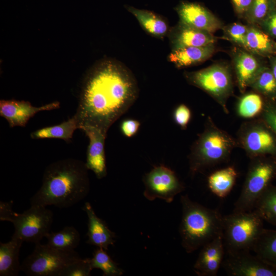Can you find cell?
<instances>
[{
    "label": "cell",
    "instance_id": "1",
    "mask_svg": "<svg viewBox=\"0 0 276 276\" xmlns=\"http://www.w3.org/2000/svg\"><path fill=\"white\" fill-rule=\"evenodd\" d=\"M139 87L126 67L113 62L98 66L86 78L76 113L79 129L91 127L107 136L112 124L138 98Z\"/></svg>",
    "mask_w": 276,
    "mask_h": 276
},
{
    "label": "cell",
    "instance_id": "2",
    "mask_svg": "<svg viewBox=\"0 0 276 276\" xmlns=\"http://www.w3.org/2000/svg\"><path fill=\"white\" fill-rule=\"evenodd\" d=\"M85 163L74 158L58 160L45 169L42 185L31 198V205L66 208L85 198L89 191Z\"/></svg>",
    "mask_w": 276,
    "mask_h": 276
},
{
    "label": "cell",
    "instance_id": "3",
    "mask_svg": "<svg viewBox=\"0 0 276 276\" xmlns=\"http://www.w3.org/2000/svg\"><path fill=\"white\" fill-rule=\"evenodd\" d=\"M182 217L179 226L181 244L191 253L214 238L222 236L223 216L213 210L181 195Z\"/></svg>",
    "mask_w": 276,
    "mask_h": 276
},
{
    "label": "cell",
    "instance_id": "4",
    "mask_svg": "<svg viewBox=\"0 0 276 276\" xmlns=\"http://www.w3.org/2000/svg\"><path fill=\"white\" fill-rule=\"evenodd\" d=\"M237 146L236 139L208 117L203 130L192 145L188 156L191 175L227 160Z\"/></svg>",
    "mask_w": 276,
    "mask_h": 276
},
{
    "label": "cell",
    "instance_id": "5",
    "mask_svg": "<svg viewBox=\"0 0 276 276\" xmlns=\"http://www.w3.org/2000/svg\"><path fill=\"white\" fill-rule=\"evenodd\" d=\"M263 219L254 209L223 216L222 239L225 254L250 251L264 229Z\"/></svg>",
    "mask_w": 276,
    "mask_h": 276
},
{
    "label": "cell",
    "instance_id": "6",
    "mask_svg": "<svg viewBox=\"0 0 276 276\" xmlns=\"http://www.w3.org/2000/svg\"><path fill=\"white\" fill-rule=\"evenodd\" d=\"M251 159L240 194L233 211H250L276 178V158L262 156Z\"/></svg>",
    "mask_w": 276,
    "mask_h": 276
},
{
    "label": "cell",
    "instance_id": "7",
    "mask_svg": "<svg viewBox=\"0 0 276 276\" xmlns=\"http://www.w3.org/2000/svg\"><path fill=\"white\" fill-rule=\"evenodd\" d=\"M188 82L208 94L229 113L227 101L233 94L234 82L230 67L224 63H215L204 68L184 74Z\"/></svg>",
    "mask_w": 276,
    "mask_h": 276
},
{
    "label": "cell",
    "instance_id": "8",
    "mask_svg": "<svg viewBox=\"0 0 276 276\" xmlns=\"http://www.w3.org/2000/svg\"><path fill=\"white\" fill-rule=\"evenodd\" d=\"M80 258L75 250H63L39 242L21 264V271L29 276H60L67 266Z\"/></svg>",
    "mask_w": 276,
    "mask_h": 276
},
{
    "label": "cell",
    "instance_id": "9",
    "mask_svg": "<svg viewBox=\"0 0 276 276\" xmlns=\"http://www.w3.org/2000/svg\"><path fill=\"white\" fill-rule=\"evenodd\" d=\"M236 140L238 146L250 158L262 156L276 158V134L260 118L243 123Z\"/></svg>",
    "mask_w": 276,
    "mask_h": 276
},
{
    "label": "cell",
    "instance_id": "10",
    "mask_svg": "<svg viewBox=\"0 0 276 276\" xmlns=\"http://www.w3.org/2000/svg\"><path fill=\"white\" fill-rule=\"evenodd\" d=\"M53 219V213L47 206L32 205L21 214L14 212L9 221L14 227L13 236L36 244L50 233Z\"/></svg>",
    "mask_w": 276,
    "mask_h": 276
},
{
    "label": "cell",
    "instance_id": "11",
    "mask_svg": "<svg viewBox=\"0 0 276 276\" xmlns=\"http://www.w3.org/2000/svg\"><path fill=\"white\" fill-rule=\"evenodd\" d=\"M143 182L144 195L150 201L159 198L170 203L185 189L175 173L163 165L155 166L146 173Z\"/></svg>",
    "mask_w": 276,
    "mask_h": 276
},
{
    "label": "cell",
    "instance_id": "12",
    "mask_svg": "<svg viewBox=\"0 0 276 276\" xmlns=\"http://www.w3.org/2000/svg\"><path fill=\"white\" fill-rule=\"evenodd\" d=\"M222 266L232 276H276V267L268 264L250 251L226 254Z\"/></svg>",
    "mask_w": 276,
    "mask_h": 276
},
{
    "label": "cell",
    "instance_id": "13",
    "mask_svg": "<svg viewBox=\"0 0 276 276\" xmlns=\"http://www.w3.org/2000/svg\"><path fill=\"white\" fill-rule=\"evenodd\" d=\"M175 9L179 21L192 27L213 34L224 26L219 18L199 3L182 1Z\"/></svg>",
    "mask_w": 276,
    "mask_h": 276
},
{
    "label": "cell",
    "instance_id": "14",
    "mask_svg": "<svg viewBox=\"0 0 276 276\" xmlns=\"http://www.w3.org/2000/svg\"><path fill=\"white\" fill-rule=\"evenodd\" d=\"M60 103L55 101L40 106H33L29 102L15 100H1L0 116L5 118L11 128L25 127L29 120L37 112L59 108Z\"/></svg>",
    "mask_w": 276,
    "mask_h": 276
},
{
    "label": "cell",
    "instance_id": "15",
    "mask_svg": "<svg viewBox=\"0 0 276 276\" xmlns=\"http://www.w3.org/2000/svg\"><path fill=\"white\" fill-rule=\"evenodd\" d=\"M232 52V61L239 90L244 93L266 64L248 51L237 47Z\"/></svg>",
    "mask_w": 276,
    "mask_h": 276
},
{
    "label": "cell",
    "instance_id": "16",
    "mask_svg": "<svg viewBox=\"0 0 276 276\" xmlns=\"http://www.w3.org/2000/svg\"><path fill=\"white\" fill-rule=\"evenodd\" d=\"M168 35L172 50L215 44L217 40V37L212 33L179 21L170 29Z\"/></svg>",
    "mask_w": 276,
    "mask_h": 276
},
{
    "label": "cell",
    "instance_id": "17",
    "mask_svg": "<svg viewBox=\"0 0 276 276\" xmlns=\"http://www.w3.org/2000/svg\"><path fill=\"white\" fill-rule=\"evenodd\" d=\"M225 254L222 236H219L204 245L194 265L199 276H215L222 264Z\"/></svg>",
    "mask_w": 276,
    "mask_h": 276
},
{
    "label": "cell",
    "instance_id": "18",
    "mask_svg": "<svg viewBox=\"0 0 276 276\" xmlns=\"http://www.w3.org/2000/svg\"><path fill=\"white\" fill-rule=\"evenodd\" d=\"M81 130L89 140L85 163L86 167L95 173L98 179H102L107 175L105 153L106 135L91 127H84Z\"/></svg>",
    "mask_w": 276,
    "mask_h": 276
},
{
    "label": "cell",
    "instance_id": "19",
    "mask_svg": "<svg viewBox=\"0 0 276 276\" xmlns=\"http://www.w3.org/2000/svg\"><path fill=\"white\" fill-rule=\"evenodd\" d=\"M83 210L87 216L86 243L108 250L109 246L115 242V233L108 228L104 221L97 216L88 202L85 203Z\"/></svg>",
    "mask_w": 276,
    "mask_h": 276
},
{
    "label": "cell",
    "instance_id": "20",
    "mask_svg": "<svg viewBox=\"0 0 276 276\" xmlns=\"http://www.w3.org/2000/svg\"><path fill=\"white\" fill-rule=\"evenodd\" d=\"M216 52L215 44L203 47H189L172 50L168 60L178 68H184L204 62Z\"/></svg>",
    "mask_w": 276,
    "mask_h": 276
},
{
    "label": "cell",
    "instance_id": "21",
    "mask_svg": "<svg viewBox=\"0 0 276 276\" xmlns=\"http://www.w3.org/2000/svg\"><path fill=\"white\" fill-rule=\"evenodd\" d=\"M244 49L263 58L276 55V41L259 26L248 25Z\"/></svg>",
    "mask_w": 276,
    "mask_h": 276
},
{
    "label": "cell",
    "instance_id": "22",
    "mask_svg": "<svg viewBox=\"0 0 276 276\" xmlns=\"http://www.w3.org/2000/svg\"><path fill=\"white\" fill-rule=\"evenodd\" d=\"M23 241L14 236L6 243H0V276H16L21 270L19 261Z\"/></svg>",
    "mask_w": 276,
    "mask_h": 276
},
{
    "label": "cell",
    "instance_id": "23",
    "mask_svg": "<svg viewBox=\"0 0 276 276\" xmlns=\"http://www.w3.org/2000/svg\"><path fill=\"white\" fill-rule=\"evenodd\" d=\"M127 9L149 34L160 38L168 34L170 29L168 23L158 15L149 10L131 6L127 7Z\"/></svg>",
    "mask_w": 276,
    "mask_h": 276
},
{
    "label": "cell",
    "instance_id": "24",
    "mask_svg": "<svg viewBox=\"0 0 276 276\" xmlns=\"http://www.w3.org/2000/svg\"><path fill=\"white\" fill-rule=\"evenodd\" d=\"M237 176V172L233 166L217 170L208 177L209 188L217 196L224 198L234 187Z\"/></svg>",
    "mask_w": 276,
    "mask_h": 276
},
{
    "label": "cell",
    "instance_id": "25",
    "mask_svg": "<svg viewBox=\"0 0 276 276\" xmlns=\"http://www.w3.org/2000/svg\"><path fill=\"white\" fill-rule=\"evenodd\" d=\"M77 129H79L78 122L73 116L60 124L37 129L31 132L30 136L33 139H58L69 143Z\"/></svg>",
    "mask_w": 276,
    "mask_h": 276
},
{
    "label": "cell",
    "instance_id": "26",
    "mask_svg": "<svg viewBox=\"0 0 276 276\" xmlns=\"http://www.w3.org/2000/svg\"><path fill=\"white\" fill-rule=\"evenodd\" d=\"M265 98L254 91L244 94L238 100L236 112L245 119H253L261 114L265 103Z\"/></svg>",
    "mask_w": 276,
    "mask_h": 276
},
{
    "label": "cell",
    "instance_id": "27",
    "mask_svg": "<svg viewBox=\"0 0 276 276\" xmlns=\"http://www.w3.org/2000/svg\"><path fill=\"white\" fill-rule=\"evenodd\" d=\"M252 251L268 264L276 267V230H263Z\"/></svg>",
    "mask_w": 276,
    "mask_h": 276
},
{
    "label": "cell",
    "instance_id": "28",
    "mask_svg": "<svg viewBox=\"0 0 276 276\" xmlns=\"http://www.w3.org/2000/svg\"><path fill=\"white\" fill-rule=\"evenodd\" d=\"M45 238L50 246L66 251L74 250L80 242L79 232L72 226H65L58 232H50Z\"/></svg>",
    "mask_w": 276,
    "mask_h": 276
},
{
    "label": "cell",
    "instance_id": "29",
    "mask_svg": "<svg viewBox=\"0 0 276 276\" xmlns=\"http://www.w3.org/2000/svg\"><path fill=\"white\" fill-rule=\"evenodd\" d=\"M249 87L266 99L276 100V80L269 66L263 67Z\"/></svg>",
    "mask_w": 276,
    "mask_h": 276
},
{
    "label": "cell",
    "instance_id": "30",
    "mask_svg": "<svg viewBox=\"0 0 276 276\" xmlns=\"http://www.w3.org/2000/svg\"><path fill=\"white\" fill-rule=\"evenodd\" d=\"M264 221L276 226V186L271 185L262 194L255 209Z\"/></svg>",
    "mask_w": 276,
    "mask_h": 276
},
{
    "label": "cell",
    "instance_id": "31",
    "mask_svg": "<svg viewBox=\"0 0 276 276\" xmlns=\"http://www.w3.org/2000/svg\"><path fill=\"white\" fill-rule=\"evenodd\" d=\"M90 262L93 269H100L104 276H120L123 274V270L103 248L98 247L90 258Z\"/></svg>",
    "mask_w": 276,
    "mask_h": 276
},
{
    "label": "cell",
    "instance_id": "32",
    "mask_svg": "<svg viewBox=\"0 0 276 276\" xmlns=\"http://www.w3.org/2000/svg\"><path fill=\"white\" fill-rule=\"evenodd\" d=\"M275 7L273 0H254L243 19L248 25L259 26Z\"/></svg>",
    "mask_w": 276,
    "mask_h": 276
},
{
    "label": "cell",
    "instance_id": "33",
    "mask_svg": "<svg viewBox=\"0 0 276 276\" xmlns=\"http://www.w3.org/2000/svg\"><path fill=\"white\" fill-rule=\"evenodd\" d=\"M248 25L234 22L222 28L224 39L227 40L239 48L244 49Z\"/></svg>",
    "mask_w": 276,
    "mask_h": 276
},
{
    "label": "cell",
    "instance_id": "34",
    "mask_svg": "<svg viewBox=\"0 0 276 276\" xmlns=\"http://www.w3.org/2000/svg\"><path fill=\"white\" fill-rule=\"evenodd\" d=\"M92 270L90 258H80L67 266L60 276H89Z\"/></svg>",
    "mask_w": 276,
    "mask_h": 276
},
{
    "label": "cell",
    "instance_id": "35",
    "mask_svg": "<svg viewBox=\"0 0 276 276\" xmlns=\"http://www.w3.org/2000/svg\"><path fill=\"white\" fill-rule=\"evenodd\" d=\"M259 118L276 134V100H265L263 110Z\"/></svg>",
    "mask_w": 276,
    "mask_h": 276
},
{
    "label": "cell",
    "instance_id": "36",
    "mask_svg": "<svg viewBox=\"0 0 276 276\" xmlns=\"http://www.w3.org/2000/svg\"><path fill=\"white\" fill-rule=\"evenodd\" d=\"M192 113L188 106L184 104L178 105L174 109L173 118L175 123L181 129L185 130L191 120Z\"/></svg>",
    "mask_w": 276,
    "mask_h": 276
},
{
    "label": "cell",
    "instance_id": "37",
    "mask_svg": "<svg viewBox=\"0 0 276 276\" xmlns=\"http://www.w3.org/2000/svg\"><path fill=\"white\" fill-rule=\"evenodd\" d=\"M259 26L272 39H276V7Z\"/></svg>",
    "mask_w": 276,
    "mask_h": 276
},
{
    "label": "cell",
    "instance_id": "38",
    "mask_svg": "<svg viewBox=\"0 0 276 276\" xmlns=\"http://www.w3.org/2000/svg\"><path fill=\"white\" fill-rule=\"evenodd\" d=\"M140 125V122L136 120L125 119L120 124V130L125 136L131 137L136 134Z\"/></svg>",
    "mask_w": 276,
    "mask_h": 276
},
{
    "label": "cell",
    "instance_id": "39",
    "mask_svg": "<svg viewBox=\"0 0 276 276\" xmlns=\"http://www.w3.org/2000/svg\"><path fill=\"white\" fill-rule=\"evenodd\" d=\"M237 15L244 18L254 0H231Z\"/></svg>",
    "mask_w": 276,
    "mask_h": 276
},
{
    "label": "cell",
    "instance_id": "40",
    "mask_svg": "<svg viewBox=\"0 0 276 276\" xmlns=\"http://www.w3.org/2000/svg\"><path fill=\"white\" fill-rule=\"evenodd\" d=\"M12 201H0V220L9 221L14 212L12 210Z\"/></svg>",
    "mask_w": 276,
    "mask_h": 276
},
{
    "label": "cell",
    "instance_id": "41",
    "mask_svg": "<svg viewBox=\"0 0 276 276\" xmlns=\"http://www.w3.org/2000/svg\"><path fill=\"white\" fill-rule=\"evenodd\" d=\"M269 66L276 80V55L268 58Z\"/></svg>",
    "mask_w": 276,
    "mask_h": 276
},
{
    "label": "cell",
    "instance_id": "42",
    "mask_svg": "<svg viewBox=\"0 0 276 276\" xmlns=\"http://www.w3.org/2000/svg\"><path fill=\"white\" fill-rule=\"evenodd\" d=\"M273 1L274 2L275 4L276 5V0H273Z\"/></svg>",
    "mask_w": 276,
    "mask_h": 276
},
{
    "label": "cell",
    "instance_id": "43",
    "mask_svg": "<svg viewBox=\"0 0 276 276\" xmlns=\"http://www.w3.org/2000/svg\"><path fill=\"white\" fill-rule=\"evenodd\" d=\"M275 49H276V45H275Z\"/></svg>",
    "mask_w": 276,
    "mask_h": 276
}]
</instances>
